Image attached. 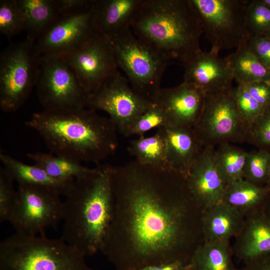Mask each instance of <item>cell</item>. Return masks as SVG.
Segmentation results:
<instances>
[{"label":"cell","mask_w":270,"mask_h":270,"mask_svg":"<svg viewBox=\"0 0 270 270\" xmlns=\"http://www.w3.org/2000/svg\"><path fill=\"white\" fill-rule=\"evenodd\" d=\"M113 210L101 252L116 270L190 263L204 242L203 211L186 177L136 160L112 166Z\"/></svg>","instance_id":"6da1fadb"},{"label":"cell","mask_w":270,"mask_h":270,"mask_svg":"<svg viewBox=\"0 0 270 270\" xmlns=\"http://www.w3.org/2000/svg\"><path fill=\"white\" fill-rule=\"evenodd\" d=\"M26 126L42 138L51 154L79 162H100L118 147V129L108 117L89 108L43 110Z\"/></svg>","instance_id":"7a4b0ae2"},{"label":"cell","mask_w":270,"mask_h":270,"mask_svg":"<svg viewBox=\"0 0 270 270\" xmlns=\"http://www.w3.org/2000/svg\"><path fill=\"white\" fill-rule=\"evenodd\" d=\"M65 197L60 238L85 257L100 252L112 214V166L76 179Z\"/></svg>","instance_id":"3957f363"},{"label":"cell","mask_w":270,"mask_h":270,"mask_svg":"<svg viewBox=\"0 0 270 270\" xmlns=\"http://www.w3.org/2000/svg\"><path fill=\"white\" fill-rule=\"evenodd\" d=\"M130 27L170 64L184 66L202 51L203 32L191 0H142Z\"/></svg>","instance_id":"277c9868"},{"label":"cell","mask_w":270,"mask_h":270,"mask_svg":"<svg viewBox=\"0 0 270 270\" xmlns=\"http://www.w3.org/2000/svg\"><path fill=\"white\" fill-rule=\"evenodd\" d=\"M61 238L16 232L0 243V270H96Z\"/></svg>","instance_id":"5b68a950"},{"label":"cell","mask_w":270,"mask_h":270,"mask_svg":"<svg viewBox=\"0 0 270 270\" xmlns=\"http://www.w3.org/2000/svg\"><path fill=\"white\" fill-rule=\"evenodd\" d=\"M108 40L118 68L124 72L131 87L138 95L154 103L169 62L137 38L130 28Z\"/></svg>","instance_id":"8992f818"},{"label":"cell","mask_w":270,"mask_h":270,"mask_svg":"<svg viewBox=\"0 0 270 270\" xmlns=\"http://www.w3.org/2000/svg\"><path fill=\"white\" fill-rule=\"evenodd\" d=\"M248 0H191L211 50L237 48L250 37L246 26Z\"/></svg>","instance_id":"52a82bcc"},{"label":"cell","mask_w":270,"mask_h":270,"mask_svg":"<svg viewBox=\"0 0 270 270\" xmlns=\"http://www.w3.org/2000/svg\"><path fill=\"white\" fill-rule=\"evenodd\" d=\"M34 42L28 38L8 46L0 56V106L14 112L35 86L38 58Z\"/></svg>","instance_id":"ba28073f"},{"label":"cell","mask_w":270,"mask_h":270,"mask_svg":"<svg viewBox=\"0 0 270 270\" xmlns=\"http://www.w3.org/2000/svg\"><path fill=\"white\" fill-rule=\"evenodd\" d=\"M35 86L44 110L88 108L90 96L61 58L40 56Z\"/></svg>","instance_id":"9c48e42d"},{"label":"cell","mask_w":270,"mask_h":270,"mask_svg":"<svg viewBox=\"0 0 270 270\" xmlns=\"http://www.w3.org/2000/svg\"><path fill=\"white\" fill-rule=\"evenodd\" d=\"M232 88L204 96L202 112L193 128L204 147L246 141L249 124L238 110Z\"/></svg>","instance_id":"30bf717a"},{"label":"cell","mask_w":270,"mask_h":270,"mask_svg":"<svg viewBox=\"0 0 270 270\" xmlns=\"http://www.w3.org/2000/svg\"><path fill=\"white\" fill-rule=\"evenodd\" d=\"M17 198L10 222L16 232L45 236L46 228L62 221L63 201L56 190L41 186L18 184Z\"/></svg>","instance_id":"8fae6325"},{"label":"cell","mask_w":270,"mask_h":270,"mask_svg":"<svg viewBox=\"0 0 270 270\" xmlns=\"http://www.w3.org/2000/svg\"><path fill=\"white\" fill-rule=\"evenodd\" d=\"M154 104L136 93L118 70L90 96L88 108L106 112L124 136L131 123Z\"/></svg>","instance_id":"7c38bea8"},{"label":"cell","mask_w":270,"mask_h":270,"mask_svg":"<svg viewBox=\"0 0 270 270\" xmlns=\"http://www.w3.org/2000/svg\"><path fill=\"white\" fill-rule=\"evenodd\" d=\"M78 11L60 14L34 42L42 56L62 58L78 48L98 33L94 4Z\"/></svg>","instance_id":"4fadbf2b"},{"label":"cell","mask_w":270,"mask_h":270,"mask_svg":"<svg viewBox=\"0 0 270 270\" xmlns=\"http://www.w3.org/2000/svg\"><path fill=\"white\" fill-rule=\"evenodd\" d=\"M91 96L118 69L108 40L98 32L82 46L62 58Z\"/></svg>","instance_id":"5bb4252c"},{"label":"cell","mask_w":270,"mask_h":270,"mask_svg":"<svg viewBox=\"0 0 270 270\" xmlns=\"http://www.w3.org/2000/svg\"><path fill=\"white\" fill-rule=\"evenodd\" d=\"M205 96L184 82L180 85L161 88L154 100L166 116L168 126L192 128L199 118Z\"/></svg>","instance_id":"9a60e30c"},{"label":"cell","mask_w":270,"mask_h":270,"mask_svg":"<svg viewBox=\"0 0 270 270\" xmlns=\"http://www.w3.org/2000/svg\"><path fill=\"white\" fill-rule=\"evenodd\" d=\"M184 82L192 85L204 96L232 90L234 78L226 59L212 50L200 52L184 66Z\"/></svg>","instance_id":"2e32d148"},{"label":"cell","mask_w":270,"mask_h":270,"mask_svg":"<svg viewBox=\"0 0 270 270\" xmlns=\"http://www.w3.org/2000/svg\"><path fill=\"white\" fill-rule=\"evenodd\" d=\"M214 150L206 146L186 177L190 193L202 211L222 202L226 186L216 164Z\"/></svg>","instance_id":"e0dca14e"},{"label":"cell","mask_w":270,"mask_h":270,"mask_svg":"<svg viewBox=\"0 0 270 270\" xmlns=\"http://www.w3.org/2000/svg\"><path fill=\"white\" fill-rule=\"evenodd\" d=\"M234 239V256L243 264L270 252V217L264 209L246 216Z\"/></svg>","instance_id":"ac0fdd59"},{"label":"cell","mask_w":270,"mask_h":270,"mask_svg":"<svg viewBox=\"0 0 270 270\" xmlns=\"http://www.w3.org/2000/svg\"><path fill=\"white\" fill-rule=\"evenodd\" d=\"M166 140V160L170 170L186 177L205 148L192 128L162 127Z\"/></svg>","instance_id":"d6986e66"},{"label":"cell","mask_w":270,"mask_h":270,"mask_svg":"<svg viewBox=\"0 0 270 270\" xmlns=\"http://www.w3.org/2000/svg\"><path fill=\"white\" fill-rule=\"evenodd\" d=\"M142 0H94V10L98 32L110 39L126 29Z\"/></svg>","instance_id":"ffe728a7"},{"label":"cell","mask_w":270,"mask_h":270,"mask_svg":"<svg viewBox=\"0 0 270 270\" xmlns=\"http://www.w3.org/2000/svg\"><path fill=\"white\" fill-rule=\"evenodd\" d=\"M244 217L228 204L221 202L203 211L204 242H226L240 232Z\"/></svg>","instance_id":"44dd1931"},{"label":"cell","mask_w":270,"mask_h":270,"mask_svg":"<svg viewBox=\"0 0 270 270\" xmlns=\"http://www.w3.org/2000/svg\"><path fill=\"white\" fill-rule=\"evenodd\" d=\"M2 167L18 184L44 186L52 188L61 196H66L74 181H64L52 177L40 166L30 165L6 154L0 153Z\"/></svg>","instance_id":"7402d4cb"},{"label":"cell","mask_w":270,"mask_h":270,"mask_svg":"<svg viewBox=\"0 0 270 270\" xmlns=\"http://www.w3.org/2000/svg\"><path fill=\"white\" fill-rule=\"evenodd\" d=\"M270 196V189L260 186L244 178L226 185L222 202L239 212L244 218L264 209Z\"/></svg>","instance_id":"603a6c76"},{"label":"cell","mask_w":270,"mask_h":270,"mask_svg":"<svg viewBox=\"0 0 270 270\" xmlns=\"http://www.w3.org/2000/svg\"><path fill=\"white\" fill-rule=\"evenodd\" d=\"M23 14L26 38L36 42L59 17L56 0H17Z\"/></svg>","instance_id":"cb8c5ba5"},{"label":"cell","mask_w":270,"mask_h":270,"mask_svg":"<svg viewBox=\"0 0 270 270\" xmlns=\"http://www.w3.org/2000/svg\"><path fill=\"white\" fill-rule=\"evenodd\" d=\"M228 63L234 79L238 84L254 82H270V70L264 66L250 50L248 42L224 58Z\"/></svg>","instance_id":"d4e9b609"},{"label":"cell","mask_w":270,"mask_h":270,"mask_svg":"<svg viewBox=\"0 0 270 270\" xmlns=\"http://www.w3.org/2000/svg\"><path fill=\"white\" fill-rule=\"evenodd\" d=\"M128 150L138 163L164 168H169L166 160V146L162 128L154 135L144 136L130 142Z\"/></svg>","instance_id":"484cf974"},{"label":"cell","mask_w":270,"mask_h":270,"mask_svg":"<svg viewBox=\"0 0 270 270\" xmlns=\"http://www.w3.org/2000/svg\"><path fill=\"white\" fill-rule=\"evenodd\" d=\"M230 242H204L194 254L190 264L194 270H236Z\"/></svg>","instance_id":"4316f807"},{"label":"cell","mask_w":270,"mask_h":270,"mask_svg":"<svg viewBox=\"0 0 270 270\" xmlns=\"http://www.w3.org/2000/svg\"><path fill=\"white\" fill-rule=\"evenodd\" d=\"M26 156L52 177L64 181H73L90 173L94 168H87L76 161L52 154L29 152Z\"/></svg>","instance_id":"83f0119b"},{"label":"cell","mask_w":270,"mask_h":270,"mask_svg":"<svg viewBox=\"0 0 270 270\" xmlns=\"http://www.w3.org/2000/svg\"><path fill=\"white\" fill-rule=\"evenodd\" d=\"M214 160L217 168L226 185L244 178V171L248 152L226 143L216 146Z\"/></svg>","instance_id":"f1b7e54d"},{"label":"cell","mask_w":270,"mask_h":270,"mask_svg":"<svg viewBox=\"0 0 270 270\" xmlns=\"http://www.w3.org/2000/svg\"><path fill=\"white\" fill-rule=\"evenodd\" d=\"M270 172V152L258 149L248 152L244 178L260 186L268 183Z\"/></svg>","instance_id":"f546056e"},{"label":"cell","mask_w":270,"mask_h":270,"mask_svg":"<svg viewBox=\"0 0 270 270\" xmlns=\"http://www.w3.org/2000/svg\"><path fill=\"white\" fill-rule=\"evenodd\" d=\"M24 22L17 0L0 1V32L8 38L24 30Z\"/></svg>","instance_id":"4dcf8cb0"},{"label":"cell","mask_w":270,"mask_h":270,"mask_svg":"<svg viewBox=\"0 0 270 270\" xmlns=\"http://www.w3.org/2000/svg\"><path fill=\"white\" fill-rule=\"evenodd\" d=\"M167 126V120L164 112L155 104L131 123L124 136H130L138 135L140 136L153 128L158 129Z\"/></svg>","instance_id":"1f68e13d"},{"label":"cell","mask_w":270,"mask_h":270,"mask_svg":"<svg viewBox=\"0 0 270 270\" xmlns=\"http://www.w3.org/2000/svg\"><path fill=\"white\" fill-rule=\"evenodd\" d=\"M246 20L250 36H262L270 28V8L262 0H248Z\"/></svg>","instance_id":"d6a6232c"},{"label":"cell","mask_w":270,"mask_h":270,"mask_svg":"<svg viewBox=\"0 0 270 270\" xmlns=\"http://www.w3.org/2000/svg\"><path fill=\"white\" fill-rule=\"evenodd\" d=\"M258 149L270 150V106L248 127L246 141Z\"/></svg>","instance_id":"836d02e7"},{"label":"cell","mask_w":270,"mask_h":270,"mask_svg":"<svg viewBox=\"0 0 270 270\" xmlns=\"http://www.w3.org/2000/svg\"><path fill=\"white\" fill-rule=\"evenodd\" d=\"M14 180L3 168H0V222H9L15 206L17 190Z\"/></svg>","instance_id":"e575fe53"},{"label":"cell","mask_w":270,"mask_h":270,"mask_svg":"<svg viewBox=\"0 0 270 270\" xmlns=\"http://www.w3.org/2000/svg\"><path fill=\"white\" fill-rule=\"evenodd\" d=\"M232 95L240 113L249 126L264 112L262 106L248 92L244 85L233 88Z\"/></svg>","instance_id":"d590c367"},{"label":"cell","mask_w":270,"mask_h":270,"mask_svg":"<svg viewBox=\"0 0 270 270\" xmlns=\"http://www.w3.org/2000/svg\"><path fill=\"white\" fill-rule=\"evenodd\" d=\"M247 42L258 60L270 70V40L262 36H250Z\"/></svg>","instance_id":"8d00e7d4"},{"label":"cell","mask_w":270,"mask_h":270,"mask_svg":"<svg viewBox=\"0 0 270 270\" xmlns=\"http://www.w3.org/2000/svg\"><path fill=\"white\" fill-rule=\"evenodd\" d=\"M242 85L262 106H270V82L260 81Z\"/></svg>","instance_id":"74e56055"},{"label":"cell","mask_w":270,"mask_h":270,"mask_svg":"<svg viewBox=\"0 0 270 270\" xmlns=\"http://www.w3.org/2000/svg\"><path fill=\"white\" fill-rule=\"evenodd\" d=\"M94 2V0H56L60 14L88 8Z\"/></svg>","instance_id":"f35d334b"},{"label":"cell","mask_w":270,"mask_h":270,"mask_svg":"<svg viewBox=\"0 0 270 270\" xmlns=\"http://www.w3.org/2000/svg\"><path fill=\"white\" fill-rule=\"evenodd\" d=\"M236 270H270V252L251 260Z\"/></svg>","instance_id":"ab89813d"},{"label":"cell","mask_w":270,"mask_h":270,"mask_svg":"<svg viewBox=\"0 0 270 270\" xmlns=\"http://www.w3.org/2000/svg\"><path fill=\"white\" fill-rule=\"evenodd\" d=\"M191 267L190 263L176 262L150 265L134 270H188Z\"/></svg>","instance_id":"60d3db41"},{"label":"cell","mask_w":270,"mask_h":270,"mask_svg":"<svg viewBox=\"0 0 270 270\" xmlns=\"http://www.w3.org/2000/svg\"><path fill=\"white\" fill-rule=\"evenodd\" d=\"M264 210L266 212V214L270 217V196H269L264 205Z\"/></svg>","instance_id":"b9f144b4"},{"label":"cell","mask_w":270,"mask_h":270,"mask_svg":"<svg viewBox=\"0 0 270 270\" xmlns=\"http://www.w3.org/2000/svg\"><path fill=\"white\" fill-rule=\"evenodd\" d=\"M262 36L270 40V28L267 30Z\"/></svg>","instance_id":"7bdbcfd3"},{"label":"cell","mask_w":270,"mask_h":270,"mask_svg":"<svg viewBox=\"0 0 270 270\" xmlns=\"http://www.w3.org/2000/svg\"><path fill=\"white\" fill-rule=\"evenodd\" d=\"M262 2L270 8V0H262Z\"/></svg>","instance_id":"ee69618b"},{"label":"cell","mask_w":270,"mask_h":270,"mask_svg":"<svg viewBox=\"0 0 270 270\" xmlns=\"http://www.w3.org/2000/svg\"><path fill=\"white\" fill-rule=\"evenodd\" d=\"M266 186H267L268 188L270 189V175H269L268 180V183H267V184H266Z\"/></svg>","instance_id":"f6af8a7d"},{"label":"cell","mask_w":270,"mask_h":270,"mask_svg":"<svg viewBox=\"0 0 270 270\" xmlns=\"http://www.w3.org/2000/svg\"><path fill=\"white\" fill-rule=\"evenodd\" d=\"M188 270H194L192 268V267L190 268H189Z\"/></svg>","instance_id":"bcb514c9"},{"label":"cell","mask_w":270,"mask_h":270,"mask_svg":"<svg viewBox=\"0 0 270 270\" xmlns=\"http://www.w3.org/2000/svg\"></svg>","instance_id":"7dc6e473"}]
</instances>
